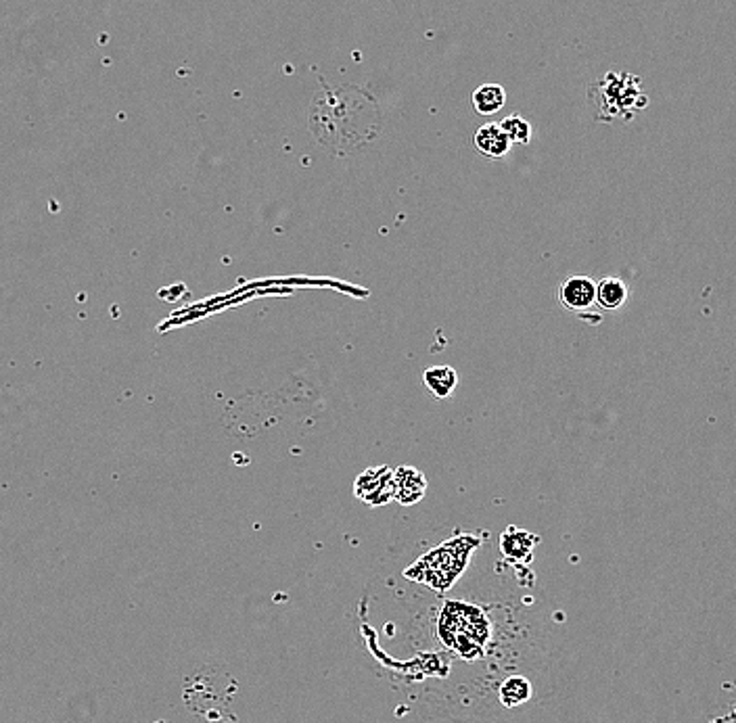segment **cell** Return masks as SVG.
<instances>
[{
    "label": "cell",
    "mask_w": 736,
    "mask_h": 723,
    "mask_svg": "<svg viewBox=\"0 0 736 723\" xmlns=\"http://www.w3.org/2000/svg\"><path fill=\"white\" fill-rule=\"evenodd\" d=\"M481 546V539L471 533H458V536L446 539L436 548L425 552L419 561H414L404 571V577L411 581L429 586L433 592L446 594L461 575L469 569L471 558Z\"/></svg>",
    "instance_id": "obj_1"
},
{
    "label": "cell",
    "mask_w": 736,
    "mask_h": 723,
    "mask_svg": "<svg viewBox=\"0 0 736 723\" xmlns=\"http://www.w3.org/2000/svg\"><path fill=\"white\" fill-rule=\"evenodd\" d=\"M649 105L638 75L611 72L588 88V107L596 122H630Z\"/></svg>",
    "instance_id": "obj_2"
},
{
    "label": "cell",
    "mask_w": 736,
    "mask_h": 723,
    "mask_svg": "<svg viewBox=\"0 0 736 723\" xmlns=\"http://www.w3.org/2000/svg\"><path fill=\"white\" fill-rule=\"evenodd\" d=\"M436 632L444 646L456 636H469L486 649L492 638V624L481 607L463 600H446L439 608Z\"/></svg>",
    "instance_id": "obj_3"
},
{
    "label": "cell",
    "mask_w": 736,
    "mask_h": 723,
    "mask_svg": "<svg viewBox=\"0 0 736 723\" xmlns=\"http://www.w3.org/2000/svg\"><path fill=\"white\" fill-rule=\"evenodd\" d=\"M395 470L381 464V467L367 469L364 473L356 477L354 495L362 500L364 504L379 508L389 502H395Z\"/></svg>",
    "instance_id": "obj_4"
},
{
    "label": "cell",
    "mask_w": 736,
    "mask_h": 723,
    "mask_svg": "<svg viewBox=\"0 0 736 723\" xmlns=\"http://www.w3.org/2000/svg\"><path fill=\"white\" fill-rule=\"evenodd\" d=\"M557 299L567 312H586L596 304V282L590 276H567L557 288Z\"/></svg>",
    "instance_id": "obj_5"
},
{
    "label": "cell",
    "mask_w": 736,
    "mask_h": 723,
    "mask_svg": "<svg viewBox=\"0 0 736 723\" xmlns=\"http://www.w3.org/2000/svg\"><path fill=\"white\" fill-rule=\"evenodd\" d=\"M540 536L511 525L500 533V552L511 564H530Z\"/></svg>",
    "instance_id": "obj_6"
},
{
    "label": "cell",
    "mask_w": 736,
    "mask_h": 723,
    "mask_svg": "<svg viewBox=\"0 0 736 723\" xmlns=\"http://www.w3.org/2000/svg\"><path fill=\"white\" fill-rule=\"evenodd\" d=\"M395 502L402 506H414L425 498L427 477L414 467L395 469Z\"/></svg>",
    "instance_id": "obj_7"
},
{
    "label": "cell",
    "mask_w": 736,
    "mask_h": 723,
    "mask_svg": "<svg viewBox=\"0 0 736 723\" xmlns=\"http://www.w3.org/2000/svg\"><path fill=\"white\" fill-rule=\"evenodd\" d=\"M473 144L481 155L489 157V159H500V157H505L513 147L511 138L505 134L500 124L481 125V128L475 132Z\"/></svg>",
    "instance_id": "obj_8"
},
{
    "label": "cell",
    "mask_w": 736,
    "mask_h": 723,
    "mask_svg": "<svg viewBox=\"0 0 736 723\" xmlns=\"http://www.w3.org/2000/svg\"><path fill=\"white\" fill-rule=\"evenodd\" d=\"M628 301V285L619 276H607L596 285V304L602 312H618Z\"/></svg>",
    "instance_id": "obj_9"
},
{
    "label": "cell",
    "mask_w": 736,
    "mask_h": 723,
    "mask_svg": "<svg viewBox=\"0 0 736 723\" xmlns=\"http://www.w3.org/2000/svg\"><path fill=\"white\" fill-rule=\"evenodd\" d=\"M423 383L433 398L446 400L455 393L458 385V373L452 366H433L423 373Z\"/></svg>",
    "instance_id": "obj_10"
},
{
    "label": "cell",
    "mask_w": 736,
    "mask_h": 723,
    "mask_svg": "<svg viewBox=\"0 0 736 723\" xmlns=\"http://www.w3.org/2000/svg\"><path fill=\"white\" fill-rule=\"evenodd\" d=\"M471 103L480 116H494L507 103V90L500 84H483L471 94Z\"/></svg>",
    "instance_id": "obj_11"
},
{
    "label": "cell",
    "mask_w": 736,
    "mask_h": 723,
    "mask_svg": "<svg viewBox=\"0 0 736 723\" xmlns=\"http://www.w3.org/2000/svg\"><path fill=\"white\" fill-rule=\"evenodd\" d=\"M533 696V686L532 682L524 676H511L507 680H502L498 688V699L505 707L513 709L527 702Z\"/></svg>",
    "instance_id": "obj_12"
},
{
    "label": "cell",
    "mask_w": 736,
    "mask_h": 723,
    "mask_svg": "<svg viewBox=\"0 0 736 723\" xmlns=\"http://www.w3.org/2000/svg\"><path fill=\"white\" fill-rule=\"evenodd\" d=\"M500 128L511 138L513 144H530L532 141V124L521 116H508L500 122Z\"/></svg>",
    "instance_id": "obj_13"
}]
</instances>
